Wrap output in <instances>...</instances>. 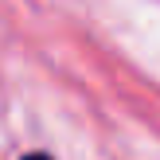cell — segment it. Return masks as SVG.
Masks as SVG:
<instances>
[{
    "label": "cell",
    "instance_id": "cell-1",
    "mask_svg": "<svg viewBox=\"0 0 160 160\" xmlns=\"http://www.w3.org/2000/svg\"><path fill=\"white\" fill-rule=\"evenodd\" d=\"M23 160H55V156H47V152H28Z\"/></svg>",
    "mask_w": 160,
    "mask_h": 160
}]
</instances>
